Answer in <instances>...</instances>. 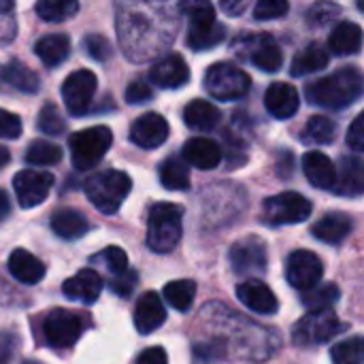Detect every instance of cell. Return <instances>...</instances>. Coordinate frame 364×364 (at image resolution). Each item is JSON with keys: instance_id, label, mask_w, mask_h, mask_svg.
Wrapping results in <instances>:
<instances>
[{"instance_id": "6da1fadb", "label": "cell", "mask_w": 364, "mask_h": 364, "mask_svg": "<svg viewBox=\"0 0 364 364\" xmlns=\"http://www.w3.org/2000/svg\"><path fill=\"white\" fill-rule=\"evenodd\" d=\"M117 38L124 53L134 60H151L166 49L177 30V6L156 2H117L115 4Z\"/></svg>"}, {"instance_id": "7a4b0ae2", "label": "cell", "mask_w": 364, "mask_h": 364, "mask_svg": "<svg viewBox=\"0 0 364 364\" xmlns=\"http://www.w3.org/2000/svg\"><path fill=\"white\" fill-rule=\"evenodd\" d=\"M363 94V75L356 66H343L337 73L307 85L305 96L311 105L341 111L356 102Z\"/></svg>"}, {"instance_id": "3957f363", "label": "cell", "mask_w": 364, "mask_h": 364, "mask_svg": "<svg viewBox=\"0 0 364 364\" xmlns=\"http://www.w3.org/2000/svg\"><path fill=\"white\" fill-rule=\"evenodd\" d=\"M183 207L175 203H158L147 218V245L156 254L173 252L183 235Z\"/></svg>"}, {"instance_id": "277c9868", "label": "cell", "mask_w": 364, "mask_h": 364, "mask_svg": "<svg viewBox=\"0 0 364 364\" xmlns=\"http://www.w3.org/2000/svg\"><path fill=\"white\" fill-rule=\"evenodd\" d=\"M132 179L122 171H100L85 179L83 190L90 203L105 215H113L119 211L122 203L130 194Z\"/></svg>"}, {"instance_id": "5b68a950", "label": "cell", "mask_w": 364, "mask_h": 364, "mask_svg": "<svg viewBox=\"0 0 364 364\" xmlns=\"http://www.w3.org/2000/svg\"><path fill=\"white\" fill-rule=\"evenodd\" d=\"M113 143V132L107 126H94L68 136L70 162L77 171L94 168Z\"/></svg>"}, {"instance_id": "8992f818", "label": "cell", "mask_w": 364, "mask_h": 364, "mask_svg": "<svg viewBox=\"0 0 364 364\" xmlns=\"http://www.w3.org/2000/svg\"><path fill=\"white\" fill-rule=\"evenodd\" d=\"M348 326L337 318V314L333 309L309 311L307 316H303L296 322V326L292 331V339L301 348H314V346H322V343L335 339Z\"/></svg>"}, {"instance_id": "52a82bcc", "label": "cell", "mask_w": 364, "mask_h": 364, "mask_svg": "<svg viewBox=\"0 0 364 364\" xmlns=\"http://www.w3.org/2000/svg\"><path fill=\"white\" fill-rule=\"evenodd\" d=\"M90 320L81 314L68 311V309H53L43 320V337L49 348L66 350L79 341V337L85 333Z\"/></svg>"}, {"instance_id": "ba28073f", "label": "cell", "mask_w": 364, "mask_h": 364, "mask_svg": "<svg viewBox=\"0 0 364 364\" xmlns=\"http://www.w3.org/2000/svg\"><path fill=\"white\" fill-rule=\"evenodd\" d=\"M205 87L215 100H239L250 92L252 79L235 64L218 62L205 73Z\"/></svg>"}, {"instance_id": "9c48e42d", "label": "cell", "mask_w": 364, "mask_h": 364, "mask_svg": "<svg viewBox=\"0 0 364 364\" xmlns=\"http://www.w3.org/2000/svg\"><path fill=\"white\" fill-rule=\"evenodd\" d=\"M311 203L296 192H282L271 196L262 205V220L269 226H292L301 224L311 215Z\"/></svg>"}, {"instance_id": "30bf717a", "label": "cell", "mask_w": 364, "mask_h": 364, "mask_svg": "<svg viewBox=\"0 0 364 364\" xmlns=\"http://www.w3.org/2000/svg\"><path fill=\"white\" fill-rule=\"evenodd\" d=\"M96 85H98V79L87 68L75 70L66 77V81L62 83V100L70 115L79 117L90 111L94 94H96Z\"/></svg>"}, {"instance_id": "8fae6325", "label": "cell", "mask_w": 364, "mask_h": 364, "mask_svg": "<svg viewBox=\"0 0 364 364\" xmlns=\"http://www.w3.org/2000/svg\"><path fill=\"white\" fill-rule=\"evenodd\" d=\"M324 264L322 260L309 250H296L286 260V279L296 290H311L322 282Z\"/></svg>"}, {"instance_id": "7c38bea8", "label": "cell", "mask_w": 364, "mask_h": 364, "mask_svg": "<svg viewBox=\"0 0 364 364\" xmlns=\"http://www.w3.org/2000/svg\"><path fill=\"white\" fill-rule=\"evenodd\" d=\"M230 267L239 275H258L267 271V245L258 237H245L232 243L230 252Z\"/></svg>"}, {"instance_id": "4fadbf2b", "label": "cell", "mask_w": 364, "mask_h": 364, "mask_svg": "<svg viewBox=\"0 0 364 364\" xmlns=\"http://www.w3.org/2000/svg\"><path fill=\"white\" fill-rule=\"evenodd\" d=\"M239 43H243V49H239L237 53L243 58L247 55L256 68L267 70V73H275L282 68L284 53L269 34H264V32L262 34H247V36H241Z\"/></svg>"}, {"instance_id": "5bb4252c", "label": "cell", "mask_w": 364, "mask_h": 364, "mask_svg": "<svg viewBox=\"0 0 364 364\" xmlns=\"http://www.w3.org/2000/svg\"><path fill=\"white\" fill-rule=\"evenodd\" d=\"M53 188V175L47 171H19L13 177V190L19 207L32 209L41 205Z\"/></svg>"}, {"instance_id": "9a60e30c", "label": "cell", "mask_w": 364, "mask_h": 364, "mask_svg": "<svg viewBox=\"0 0 364 364\" xmlns=\"http://www.w3.org/2000/svg\"><path fill=\"white\" fill-rule=\"evenodd\" d=\"M168 139V124L160 113H143L130 126V141L143 149H156Z\"/></svg>"}, {"instance_id": "2e32d148", "label": "cell", "mask_w": 364, "mask_h": 364, "mask_svg": "<svg viewBox=\"0 0 364 364\" xmlns=\"http://www.w3.org/2000/svg\"><path fill=\"white\" fill-rule=\"evenodd\" d=\"M237 299L260 316H273L279 309V301L273 290L260 279H247L237 286Z\"/></svg>"}, {"instance_id": "e0dca14e", "label": "cell", "mask_w": 364, "mask_h": 364, "mask_svg": "<svg viewBox=\"0 0 364 364\" xmlns=\"http://www.w3.org/2000/svg\"><path fill=\"white\" fill-rule=\"evenodd\" d=\"M149 79L164 87V90H175L181 87L190 81V68L188 62L177 55V53H168L164 58H160L151 68H149Z\"/></svg>"}, {"instance_id": "ac0fdd59", "label": "cell", "mask_w": 364, "mask_h": 364, "mask_svg": "<svg viewBox=\"0 0 364 364\" xmlns=\"http://www.w3.org/2000/svg\"><path fill=\"white\" fill-rule=\"evenodd\" d=\"M64 296L83 305H92L102 292V277L94 269H81L75 277L62 284Z\"/></svg>"}, {"instance_id": "d6986e66", "label": "cell", "mask_w": 364, "mask_h": 364, "mask_svg": "<svg viewBox=\"0 0 364 364\" xmlns=\"http://www.w3.org/2000/svg\"><path fill=\"white\" fill-rule=\"evenodd\" d=\"M166 320V309L164 303L156 292H145L136 307H134V326L141 335H149L158 331Z\"/></svg>"}, {"instance_id": "ffe728a7", "label": "cell", "mask_w": 364, "mask_h": 364, "mask_svg": "<svg viewBox=\"0 0 364 364\" xmlns=\"http://www.w3.org/2000/svg\"><path fill=\"white\" fill-rule=\"evenodd\" d=\"M354 230V220L348 213L335 211V213H326L320 222L314 224L311 235L328 245H339L341 241H346L350 237V232Z\"/></svg>"}, {"instance_id": "44dd1931", "label": "cell", "mask_w": 364, "mask_h": 364, "mask_svg": "<svg viewBox=\"0 0 364 364\" xmlns=\"http://www.w3.org/2000/svg\"><path fill=\"white\" fill-rule=\"evenodd\" d=\"M267 111L277 119H288L299 111V92L290 83H273L264 94Z\"/></svg>"}, {"instance_id": "7402d4cb", "label": "cell", "mask_w": 364, "mask_h": 364, "mask_svg": "<svg viewBox=\"0 0 364 364\" xmlns=\"http://www.w3.org/2000/svg\"><path fill=\"white\" fill-rule=\"evenodd\" d=\"M303 171L311 186L320 190H333L337 181V166L335 162L322 151H309L303 156Z\"/></svg>"}, {"instance_id": "603a6c76", "label": "cell", "mask_w": 364, "mask_h": 364, "mask_svg": "<svg viewBox=\"0 0 364 364\" xmlns=\"http://www.w3.org/2000/svg\"><path fill=\"white\" fill-rule=\"evenodd\" d=\"M364 190L363 162L358 156H341L333 192L339 196H360Z\"/></svg>"}, {"instance_id": "cb8c5ba5", "label": "cell", "mask_w": 364, "mask_h": 364, "mask_svg": "<svg viewBox=\"0 0 364 364\" xmlns=\"http://www.w3.org/2000/svg\"><path fill=\"white\" fill-rule=\"evenodd\" d=\"M183 158L200 171H211L222 162V149L211 139L194 136L183 145Z\"/></svg>"}, {"instance_id": "d4e9b609", "label": "cell", "mask_w": 364, "mask_h": 364, "mask_svg": "<svg viewBox=\"0 0 364 364\" xmlns=\"http://www.w3.org/2000/svg\"><path fill=\"white\" fill-rule=\"evenodd\" d=\"M226 38V26L220 23L218 19H200V21H190V32H188V47L194 51L211 49L220 45Z\"/></svg>"}, {"instance_id": "484cf974", "label": "cell", "mask_w": 364, "mask_h": 364, "mask_svg": "<svg viewBox=\"0 0 364 364\" xmlns=\"http://www.w3.org/2000/svg\"><path fill=\"white\" fill-rule=\"evenodd\" d=\"M363 47V28L354 21H341L328 36V49L335 55H354Z\"/></svg>"}, {"instance_id": "4316f807", "label": "cell", "mask_w": 364, "mask_h": 364, "mask_svg": "<svg viewBox=\"0 0 364 364\" xmlns=\"http://www.w3.org/2000/svg\"><path fill=\"white\" fill-rule=\"evenodd\" d=\"M9 271L17 282L28 286H34L45 277V264L26 250H15L9 256Z\"/></svg>"}, {"instance_id": "83f0119b", "label": "cell", "mask_w": 364, "mask_h": 364, "mask_svg": "<svg viewBox=\"0 0 364 364\" xmlns=\"http://www.w3.org/2000/svg\"><path fill=\"white\" fill-rule=\"evenodd\" d=\"M183 119H186V126L192 128V130H213L220 124L222 113L213 102L196 98V100L186 105Z\"/></svg>"}, {"instance_id": "f1b7e54d", "label": "cell", "mask_w": 364, "mask_h": 364, "mask_svg": "<svg viewBox=\"0 0 364 364\" xmlns=\"http://www.w3.org/2000/svg\"><path fill=\"white\" fill-rule=\"evenodd\" d=\"M34 51L45 66H60L70 55V38L66 34H47L36 41Z\"/></svg>"}, {"instance_id": "f546056e", "label": "cell", "mask_w": 364, "mask_h": 364, "mask_svg": "<svg viewBox=\"0 0 364 364\" xmlns=\"http://www.w3.org/2000/svg\"><path fill=\"white\" fill-rule=\"evenodd\" d=\"M51 230L66 239V241H73V239H79L83 237L87 230H90V224L85 220V215H81L79 211L75 209H60L51 215Z\"/></svg>"}, {"instance_id": "4dcf8cb0", "label": "cell", "mask_w": 364, "mask_h": 364, "mask_svg": "<svg viewBox=\"0 0 364 364\" xmlns=\"http://www.w3.org/2000/svg\"><path fill=\"white\" fill-rule=\"evenodd\" d=\"M0 77L11 87H15L17 92H23V94H36L38 87H41V81H38L36 73L32 68H28L23 62H19V60H11L2 68Z\"/></svg>"}, {"instance_id": "1f68e13d", "label": "cell", "mask_w": 364, "mask_h": 364, "mask_svg": "<svg viewBox=\"0 0 364 364\" xmlns=\"http://www.w3.org/2000/svg\"><path fill=\"white\" fill-rule=\"evenodd\" d=\"M328 60H331L328 51H326L322 45L314 43V45H307V47L292 60L290 73H292L294 77H305V75H311V73H318V70L326 68Z\"/></svg>"}, {"instance_id": "d6a6232c", "label": "cell", "mask_w": 364, "mask_h": 364, "mask_svg": "<svg viewBox=\"0 0 364 364\" xmlns=\"http://www.w3.org/2000/svg\"><path fill=\"white\" fill-rule=\"evenodd\" d=\"M335 134H337V124L331 117L314 115L305 124V128L301 132V141L316 143V145H331L335 141Z\"/></svg>"}, {"instance_id": "836d02e7", "label": "cell", "mask_w": 364, "mask_h": 364, "mask_svg": "<svg viewBox=\"0 0 364 364\" xmlns=\"http://www.w3.org/2000/svg\"><path fill=\"white\" fill-rule=\"evenodd\" d=\"M160 181L166 190H188L190 188V171L179 158H166L160 164Z\"/></svg>"}, {"instance_id": "e575fe53", "label": "cell", "mask_w": 364, "mask_h": 364, "mask_svg": "<svg viewBox=\"0 0 364 364\" xmlns=\"http://www.w3.org/2000/svg\"><path fill=\"white\" fill-rule=\"evenodd\" d=\"M196 296V284L192 279H177L166 284L164 288V301L175 307L177 311H188Z\"/></svg>"}, {"instance_id": "d590c367", "label": "cell", "mask_w": 364, "mask_h": 364, "mask_svg": "<svg viewBox=\"0 0 364 364\" xmlns=\"http://www.w3.org/2000/svg\"><path fill=\"white\" fill-rule=\"evenodd\" d=\"M341 292L337 288V284H318L316 288L303 292V305L309 307L311 311H322V309H331L337 301H339Z\"/></svg>"}, {"instance_id": "8d00e7d4", "label": "cell", "mask_w": 364, "mask_h": 364, "mask_svg": "<svg viewBox=\"0 0 364 364\" xmlns=\"http://www.w3.org/2000/svg\"><path fill=\"white\" fill-rule=\"evenodd\" d=\"M36 15L45 21H64L73 17L79 11V4L75 0H41L34 6Z\"/></svg>"}, {"instance_id": "74e56055", "label": "cell", "mask_w": 364, "mask_h": 364, "mask_svg": "<svg viewBox=\"0 0 364 364\" xmlns=\"http://www.w3.org/2000/svg\"><path fill=\"white\" fill-rule=\"evenodd\" d=\"M26 160H28V164H34V166H51L62 160V149L55 143L38 139L28 145Z\"/></svg>"}, {"instance_id": "f35d334b", "label": "cell", "mask_w": 364, "mask_h": 364, "mask_svg": "<svg viewBox=\"0 0 364 364\" xmlns=\"http://www.w3.org/2000/svg\"><path fill=\"white\" fill-rule=\"evenodd\" d=\"M331 358L333 364H363V337L356 335L348 341L333 346Z\"/></svg>"}, {"instance_id": "ab89813d", "label": "cell", "mask_w": 364, "mask_h": 364, "mask_svg": "<svg viewBox=\"0 0 364 364\" xmlns=\"http://www.w3.org/2000/svg\"><path fill=\"white\" fill-rule=\"evenodd\" d=\"M36 126H38V130H41L43 134H47V136H58V134H62V132L66 130V122L62 119L58 107L51 105V102H47V105L41 109Z\"/></svg>"}, {"instance_id": "60d3db41", "label": "cell", "mask_w": 364, "mask_h": 364, "mask_svg": "<svg viewBox=\"0 0 364 364\" xmlns=\"http://www.w3.org/2000/svg\"><path fill=\"white\" fill-rule=\"evenodd\" d=\"M192 354H194V363L196 364H215L226 358L228 350H226V341L215 339V341L196 343Z\"/></svg>"}, {"instance_id": "b9f144b4", "label": "cell", "mask_w": 364, "mask_h": 364, "mask_svg": "<svg viewBox=\"0 0 364 364\" xmlns=\"http://www.w3.org/2000/svg\"><path fill=\"white\" fill-rule=\"evenodd\" d=\"M94 262H100L109 273L115 275H122L128 271V256L122 247H107L102 250L98 256H94Z\"/></svg>"}, {"instance_id": "7bdbcfd3", "label": "cell", "mask_w": 364, "mask_h": 364, "mask_svg": "<svg viewBox=\"0 0 364 364\" xmlns=\"http://www.w3.org/2000/svg\"><path fill=\"white\" fill-rule=\"evenodd\" d=\"M83 49H85V53H87L92 60H96V62H105V60H109V55H111V43H109V38H105L102 34H85V38H83Z\"/></svg>"}, {"instance_id": "ee69618b", "label": "cell", "mask_w": 364, "mask_h": 364, "mask_svg": "<svg viewBox=\"0 0 364 364\" xmlns=\"http://www.w3.org/2000/svg\"><path fill=\"white\" fill-rule=\"evenodd\" d=\"M290 4L286 0H260L254 6V17L258 21H269V19H277L284 17L288 13Z\"/></svg>"}, {"instance_id": "f6af8a7d", "label": "cell", "mask_w": 364, "mask_h": 364, "mask_svg": "<svg viewBox=\"0 0 364 364\" xmlns=\"http://www.w3.org/2000/svg\"><path fill=\"white\" fill-rule=\"evenodd\" d=\"M179 11L188 15L190 21H200V19H215V11L209 2L203 0H192V2H181Z\"/></svg>"}, {"instance_id": "bcb514c9", "label": "cell", "mask_w": 364, "mask_h": 364, "mask_svg": "<svg viewBox=\"0 0 364 364\" xmlns=\"http://www.w3.org/2000/svg\"><path fill=\"white\" fill-rule=\"evenodd\" d=\"M124 98H126V102H130V105H143V102H149V100L154 98V90H151V85H147L143 79H134V81L126 87Z\"/></svg>"}, {"instance_id": "7dc6e473", "label": "cell", "mask_w": 364, "mask_h": 364, "mask_svg": "<svg viewBox=\"0 0 364 364\" xmlns=\"http://www.w3.org/2000/svg\"><path fill=\"white\" fill-rule=\"evenodd\" d=\"M339 13V6L337 4H331V2H320L316 6L309 9L307 13V21L311 26H326L328 21L335 19V15Z\"/></svg>"}, {"instance_id": "c3c4849f", "label": "cell", "mask_w": 364, "mask_h": 364, "mask_svg": "<svg viewBox=\"0 0 364 364\" xmlns=\"http://www.w3.org/2000/svg\"><path fill=\"white\" fill-rule=\"evenodd\" d=\"M136 282H139L136 273H134V271H126V273H122V275H115V277L111 279L109 288L113 290V294L126 299V296H130L132 290L136 288Z\"/></svg>"}, {"instance_id": "681fc988", "label": "cell", "mask_w": 364, "mask_h": 364, "mask_svg": "<svg viewBox=\"0 0 364 364\" xmlns=\"http://www.w3.org/2000/svg\"><path fill=\"white\" fill-rule=\"evenodd\" d=\"M21 134V119L6 111V109H0V139H19Z\"/></svg>"}, {"instance_id": "f907efd6", "label": "cell", "mask_w": 364, "mask_h": 364, "mask_svg": "<svg viewBox=\"0 0 364 364\" xmlns=\"http://www.w3.org/2000/svg\"><path fill=\"white\" fill-rule=\"evenodd\" d=\"M17 346H19V337L13 331L0 333V364H11L17 354Z\"/></svg>"}, {"instance_id": "816d5d0a", "label": "cell", "mask_w": 364, "mask_h": 364, "mask_svg": "<svg viewBox=\"0 0 364 364\" xmlns=\"http://www.w3.org/2000/svg\"><path fill=\"white\" fill-rule=\"evenodd\" d=\"M348 143L354 151L364 149V113L356 115V119L352 122V126L348 130Z\"/></svg>"}, {"instance_id": "f5cc1de1", "label": "cell", "mask_w": 364, "mask_h": 364, "mask_svg": "<svg viewBox=\"0 0 364 364\" xmlns=\"http://www.w3.org/2000/svg\"><path fill=\"white\" fill-rule=\"evenodd\" d=\"M136 364H168V358L162 348H149V350L141 352Z\"/></svg>"}, {"instance_id": "db71d44e", "label": "cell", "mask_w": 364, "mask_h": 364, "mask_svg": "<svg viewBox=\"0 0 364 364\" xmlns=\"http://www.w3.org/2000/svg\"><path fill=\"white\" fill-rule=\"evenodd\" d=\"M292 168H294V158L290 151H282L279 154V160H277V175L282 179H290L292 175Z\"/></svg>"}, {"instance_id": "11a10c76", "label": "cell", "mask_w": 364, "mask_h": 364, "mask_svg": "<svg viewBox=\"0 0 364 364\" xmlns=\"http://www.w3.org/2000/svg\"><path fill=\"white\" fill-rule=\"evenodd\" d=\"M222 9L226 11V13H230V15H239V13H243L245 9H247V2L245 0H239V2H222Z\"/></svg>"}, {"instance_id": "9f6ffc18", "label": "cell", "mask_w": 364, "mask_h": 364, "mask_svg": "<svg viewBox=\"0 0 364 364\" xmlns=\"http://www.w3.org/2000/svg\"><path fill=\"white\" fill-rule=\"evenodd\" d=\"M11 213V200L4 190H0V222Z\"/></svg>"}, {"instance_id": "6f0895ef", "label": "cell", "mask_w": 364, "mask_h": 364, "mask_svg": "<svg viewBox=\"0 0 364 364\" xmlns=\"http://www.w3.org/2000/svg\"><path fill=\"white\" fill-rule=\"evenodd\" d=\"M9 162H11V151H9L6 147H2V145H0V168H2V166H6Z\"/></svg>"}, {"instance_id": "680465c9", "label": "cell", "mask_w": 364, "mask_h": 364, "mask_svg": "<svg viewBox=\"0 0 364 364\" xmlns=\"http://www.w3.org/2000/svg\"><path fill=\"white\" fill-rule=\"evenodd\" d=\"M13 11V2H6V0H0V15H6Z\"/></svg>"}, {"instance_id": "91938a15", "label": "cell", "mask_w": 364, "mask_h": 364, "mask_svg": "<svg viewBox=\"0 0 364 364\" xmlns=\"http://www.w3.org/2000/svg\"><path fill=\"white\" fill-rule=\"evenodd\" d=\"M23 364H43V363H36V360H26Z\"/></svg>"}]
</instances>
